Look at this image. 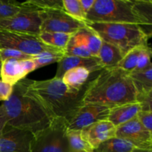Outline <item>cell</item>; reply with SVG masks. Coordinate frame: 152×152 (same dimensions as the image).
Here are the masks:
<instances>
[{
    "instance_id": "cell-25",
    "label": "cell",
    "mask_w": 152,
    "mask_h": 152,
    "mask_svg": "<svg viewBox=\"0 0 152 152\" xmlns=\"http://www.w3.org/2000/svg\"><path fill=\"white\" fill-rule=\"evenodd\" d=\"M65 56L64 50H55V51H44L41 53L35 55L34 59L36 65V70L50 64L59 62Z\"/></svg>"
},
{
    "instance_id": "cell-7",
    "label": "cell",
    "mask_w": 152,
    "mask_h": 152,
    "mask_svg": "<svg viewBox=\"0 0 152 152\" xmlns=\"http://www.w3.org/2000/svg\"><path fill=\"white\" fill-rule=\"evenodd\" d=\"M0 49H12L31 56L44 51L63 50L44 44L38 36L4 30H0Z\"/></svg>"
},
{
    "instance_id": "cell-6",
    "label": "cell",
    "mask_w": 152,
    "mask_h": 152,
    "mask_svg": "<svg viewBox=\"0 0 152 152\" xmlns=\"http://www.w3.org/2000/svg\"><path fill=\"white\" fill-rule=\"evenodd\" d=\"M67 131L66 120L53 119L47 128L33 134L31 152H71Z\"/></svg>"
},
{
    "instance_id": "cell-26",
    "label": "cell",
    "mask_w": 152,
    "mask_h": 152,
    "mask_svg": "<svg viewBox=\"0 0 152 152\" xmlns=\"http://www.w3.org/2000/svg\"><path fill=\"white\" fill-rule=\"evenodd\" d=\"M144 47H145V46L135 48L132 49L130 51L128 52L126 55L123 56V59L117 65V68H120V69L123 70V71H126L129 74L132 72L136 68L141 50Z\"/></svg>"
},
{
    "instance_id": "cell-9",
    "label": "cell",
    "mask_w": 152,
    "mask_h": 152,
    "mask_svg": "<svg viewBox=\"0 0 152 152\" xmlns=\"http://www.w3.org/2000/svg\"><path fill=\"white\" fill-rule=\"evenodd\" d=\"M23 7L25 8L16 16L0 19V30L39 36L41 27L39 11L31 7Z\"/></svg>"
},
{
    "instance_id": "cell-27",
    "label": "cell",
    "mask_w": 152,
    "mask_h": 152,
    "mask_svg": "<svg viewBox=\"0 0 152 152\" xmlns=\"http://www.w3.org/2000/svg\"><path fill=\"white\" fill-rule=\"evenodd\" d=\"M25 7L40 11L45 10H63L62 0H29L22 2Z\"/></svg>"
},
{
    "instance_id": "cell-32",
    "label": "cell",
    "mask_w": 152,
    "mask_h": 152,
    "mask_svg": "<svg viewBox=\"0 0 152 152\" xmlns=\"http://www.w3.org/2000/svg\"><path fill=\"white\" fill-rule=\"evenodd\" d=\"M34 56L12 49H0V57L1 61L7 59H13L16 60L34 59Z\"/></svg>"
},
{
    "instance_id": "cell-11",
    "label": "cell",
    "mask_w": 152,
    "mask_h": 152,
    "mask_svg": "<svg viewBox=\"0 0 152 152\" xmlns=\"http://www.w3.org/2000/svg\"><path fill=\"white\" fill-rule=\"evenodd\" d=\"M33 134L6 125L0 133V152H31Z\"/></svg>"
},
{
    "instance_id": "cell-29",
    "label": "cell",
    "mask_w": 152,
    "mask_h": 152,
    "mask_svg": "<svg viewBox=\"0 0 152 152\" xmlns=\"http://www.w3.org/2000/svg\"><path fill=\"white\" fill-rule=\"evenodd\" d=\"M65 56H77V57L83 58H88L92 56L88 49L78 42L73 35L70 38L65 49Z\"/></svg>"
},
{
    "instance_id": "cell-19",
    "label": "cell",
    "mask_w": 152,
    "mask_h": 152,
    "mask_svg": "<svg viewBox=\"0 0 152 152\" xmlns=\"http://www.w3.org/2000/svg\"><path fill=\"white\" fill-rule=\"evenodd\" d=\"M97 57L103 68H114L123 59V54L117 47L102 41Z\"/></svg>"
},
{
    "instance_id": "cell-1",
    "label": "cell",
    "mask_w": 152,
    "mask_h": 152,
    "mask_svg": "<svg viewBox=\"0 0 152 152\" xmlns=\"http://www.w3.org/2000/svg\"><path fill=\"white\" fill-rule=\"evenodd\" d=\"M25 93L37 100L51 120L62 119L69 122L83 105L86 88L80 92L68 89L61 79L21 80Z\"/></svg>"
},
{
    "instance_id": "cell-15",
    "label": "cell",
    "mask_w": 152,
    "mask_h": 152,
    "mask_svg": "<svg viewBox=\"0 0 152 152\" xmlns=\"http://www.w3.org/2000/svg\"><path fill=\"white\" fill-rule=\"evenodd\" d=\"M140 111L141 105L137 102L119 105L110 108L108 120L117 127L135 118Z\"/></svg>"
},
{
    "instance_id": "cell-30",
    "label": "cell",
    "mask_w": 152,
    "mask_h": 152,
    "mask_svg": "<svg viewBox=\"0 0 152 152\" xmlns=\"http://www.w3.org/2000/svg\"><path fill=\"white\" fill-rule=\"evenodd\" d=\"M25 7L20 2L0 0V19L13 17L20 13Z\"/></svg>"
},
{
    "instance_id": "cell-39",
    "label": "cell",
    "mask_w": 152,
    "mask_h": 152,
    "mask_svg": "<svg viewBox=\"0 0 152 152\" xmlns=\"http://www.w3.org/2000/svg\"><path fill=\"white\" fill-rule=\"evenodd\" d=\"M1 62H2V61H1V57H0V71H1Z\"/></svg>"
},
{
    "instance_id": "cell-13",
    "label": "cell",
    "mask_w": 152,
    "mask_h": 152,
    "mask_svg": "<svg viewBox=\"0 0 152 152\" xmlns=\"http://www.w3.org/2000/svg\"><path fill=\"white\" fill-rule=\"evenodd\" d=\"M117 127L108 120L96 122L82 129L83 137L94 150L101 143L116 137Z\"/></svg>"
},
{
    "instance_id": "cell-5",
    "label": "cell",
    "mask_w": 152,
    "mask_h": 152,
    "mask_svg": "<svg viewBox=\"0 0 152 152\" xmlns=\"http://www.w3.org/2000/svg\"><path fill=\"white\" fill-rule=\"evenodd\" d=\"M87 22L134 24L140 26L145 34L143 22L132 0H95L86 16Z\"/></svg>"
},
{
    "instance_id": "cell-2",
    "label": "cell",
    "mask_w": 152,
    "mask_h": 152,
    "mask_svg": "<svg viewBox=\"0 0 152 152\" xmlns=\"http://www.w3.org/2000/svg\"><path fill=\"white\" fill-rule=\"evenodd\" d=\"M137 102V91L129 73L117 68H104L89 81L83 97V105L93 104L111 108Z\"/></svg>"
},
{
    "instance_id": "cell-35",
    "label": "cell",
    "mask_w": 152,
    "mask_h": 152,
    "mask_svg": "<svg viewBox=\"0 0 152 152\" xmlns=\"http://www.w3.org/2000/svg\"><path fill=\"white\" fill-rule=\"evenodd\" d=\"M21 65H22L23 71L26 75L30 74L32 71L36 70L35 62L33 59H25V60H20Z\"/></svg>"
},
{
    "instance_id": "cell-14",
    "label": "cell",
    "mask_w": 152,
    "mask_h": 152,
    "mask_svg": "<svg viewBox=\"0 0 152 152\" xmlns=\"http://www.w3.org/2000/svg\"><path fill=\"white\" fill-rule=\"evenodd\" d=\"M77 67H83L87 68L91 73L99 71L103 68L98 57L91 56L88 58H83L65 56L60 62H58V68L54 77L62 79V76L66 71Z\"/></svg>"
},
{
    "instance_id": "cell-28",
    "label": "cell",
    "mask_w": 152,
    "mask_h": 152,
    "mask_svg": "<svg viewBox=\"0 0 152 152\" xmlns=\"http://www.w3.org/2000/svg\"><path fill=\"white\" fill-rule=\"evenodd\" d=\"M63 10L71 18L86 24V17L83 13L80 0H62Z\"/></svg>"
},
{
    "instance_id": "cell-31",
    "label": "cell",
    "mask_w": 152,
    "mask_h": 152,
    "mask_svg": "<svg viewBox=\"0 0 152 152\" xmlns=\"http://www.w3.org/2000/svg\"><path fill=\"white\" fill-rule=\"evenodd\" d=\"M151 50L149 46H145L141 50V53L140 54L139 59H138L137 63L136 68H134L132 73L140 72L141 71H143L146 68H148L149 65H151Z\"/></svg>"
},
{
    "instance_id": "cell-18",
    "label": "cell",
    "mask_w": 152,
    "mask_h": 152,
    "mask_svg": "<svg viewBox=\"0 0 152 152\" xmlns=\"http://www.w3.org/2000/svg\"><path fill=\"white\" fill-rule=\"evenodd\" d=\"M73 36L78 42L88 49L92 56L97 57L102 41L93 30L86 25L78 30Z\"/></svg>"
},
{
    "instance_id": "cell-23",
    "label": "cell",
    "mask_w": 152,
    "mask_h": 152,
    "mask_svg": "<svg viewBox=\"0 0 152 152\" xmlns=\"http://www.w3.org/2000/svg\"><path fill=\"white\" fill-rule=\"evenodd\" d=\"M134 6L137 13L145 26V34L150 38L151 36V24H152V1L137 0L134 1Z\"/></svg>"
},
{
    "instance_id": "cell-3",
    "label": "cell",
    "mask_w": 152,
    "mask_h": 152,
    "mask_svg": "<svg viewBox=\"0 0 152 152\" xmlns=\"http://www.w3.org/2000/svg\"><path fill=\"white\" fill-rule=\"evenodd\" d=\"M2 105L7 125L33 134L47 128L52 120L41 105L25 93L21 81L13 86L11 95Z\"/></svg>"
},
{
    "instance_id": "cell-22",
    "label": "cell",
    "mask_w": 152,
    "mask_h": 152,
    "mask_svg": "<svg viewBox=\"0 0 152 152\" xmlns=\"http://www.w3.org/2000/svg\"><path fill=\"white\" fill-rule=\"evenodd\" d=\"M73 34L58 32H40L39 38L44 44L55 48L65 50L67 44Z\"/></svg>"
},
{
    "instance_id": "cell-41",
    "label": "cell",
    "mask_w": 152,
    "mask_h": 152,
    "mask_svg": "<svg viewBox=\"0 0 152 152\" xmlns=\"http://www.w3.org/2000/svg\"><path fill=\"white\" fill-rule=\"evenodd\" d=\"M71 152H80V151H71Z\"/></svg>"
},
{
    "instance_id": "cell-24",
    "label": "cell",
    "mask_w": 152,
    "mask_h": 152,
    "mask_svg": "<svg viewBox=\"0 0 152 152\" xmlns=\"http://www.w3.org/2000/svg\"><path fill=\"white\" fill-rule=\"evenodd\" d=\"M67 137L72 151L80 152H94V149L88 142L83 137L81 130L67 131Z\"/></svg>"
},
{
    "instance_id": "cell-36",
    "label": "cell",
    "mask_w": 152,
    "mask_h": 152,
    "mask_svg": "<svg viewBox=\"0 0 152 152\" xmlns=\"http://www.w3.org/2000/svg\"><path fill=\"white\" fill-rule=\"evenodd\" d=\"M94 1L95 0H80L82 9H83L84 14L86 15V17L87 16L88 13L89 12V10H91V8L93 6Z\"/></svg>"
},
{
    "instance_id": "cell-40",
    "label": "cell",
    "mask_w": 152,
    "mask_h": 152,
    "mask_svg": "<svg viewBox=\"0 0 152 152\" xmlns=\"http://www.w3.org/2000/svg\"><path fill=\"white\" fill-rule=\"evenodd\" d=\"M146 152H152V150H149V151H147Z\"/></svg>"
},
{
    "instance_id": "cell-17",
    "label": "cell",
    "mask_w": 152,
    "mask_h": 152,
    "mask_svg": "<svg viewBox=\"0 0 152 152\" xmlns=\"http://www.w3.org/2000/svg\"><path fill=\"white\" fill-rule=\"evenodd\" d=\"M26 76L20 60L7 59L1 62L0 79L4 83L13 86L19 81L25 79Z\"/></svg>"
},
{
    "instance_id": "cell-12",
    "label": "cell",
    "mask_w": 152,
    "mask_h": 152,
    "mask_svg": "<svg viewBox=\"0 0 152 152\" xmlns=\"http://www.w3.org/2000/svg\"><path fill=\"white\" fill-rule=\"evenodd\" d=\"M110 108L99 105H83L68 123L69 130H82L96 122L108 120Z\"/></svg>"
},
{
    "instance_id": "cell-34",
    "label": "cell",
    "mask_w": 152,
    "mask_h": 152,
    "mask_svg": "<svg viewBox=\"0 0 152 152\" xmlns=\"http://www.w3.org/2000/svg\"><path fill=\"white\" fill-rule=\"evenodd\" d=\"M13 86L4 83L0 79V101H7L13 92Z\"/></svg>"
},
{
    "instance_id": "cell-33",
    "label": "cell",
    "mask_w": 152,
    "mask_h": 152,
    "mask_svg": "<svg viewBox=\"0 0 152 152\" xmlns=\"http://www.w3.org/2000/svg\"><path fill=\"white\" fill-rule=\"evenodd\" d=\"M137 118L145 129L152 133V111H140L137 115Z\"/></svg>"
},
{
    "instance_id": "cell-8",
    "label": "cell",
    "mask_w": 152,
    "mask_h": 152,
    "mask_svg": "<svg viewBox=\"0 0 152 152\" xmlns=\"http://www.w3.org/2000/svg\"><path fill=\"white\" fill-rule=\"evenodd\" d=\"M41 18L40 32H58L74 34L86 24L68 16L62 10H45L39 11Z\"/></svg>"
},
{
    "instance_id": "cell-21",
    "label": "cell",
    "mask_w": 152,
    "mask_h": 152,
    "mask_svg": "<svg viewBox=\"0 0 152 152\" xmlns=\"http://www.w3.org/2000/svg\"><path fill=\"white\" fill-rule=\"evenodd\" d=\"M135 147L128 141L114 137L101 143L94 152H133Z\"/></svg>"
},
{
    "instance_id": "cell-4",
    "label": "cell",
    "mask_w": 152,
    "mask_h": 152,
    "mask_svg": "<svg viewBox=\"0 0 152 152\" xmlns=\"http://www.w3.org/2000/svg\"><path fill=\"white\" fill-rule=\"evenodd\" d=\"M102 39L118 48L123 56L132 49L148 45V37L140 26L134 24L86 22Z\"/></svg>"
},
{
    "instance_id": "cell-20",
    "label": "cell",
    "mask_w": 152,
    "mask_h": 152,
    "mask_svg": "<svg viewBox=\"0 0 152 152\" xmlns=\"http://www.w3.org/2000/svg\"><path fill=\"white\" fill-rule=\"evenodd\" d=\"M134 86L137 96L152 92V65L140 72L129 74Z\"/></svg>"
},
{
    "instance_id": "cell-16",
    "label": "cell",
    "mask_w": 152,
    "mask_h": 152,
    "mask_svg": "<svg viewBox=\"0 0 152 152\" xmlns=\"http://www.w3.org/2000/svg\"><path fill=\"white\" fill-rule=\"evenodd\" d=\"M91 74L87 68L77 67L66 71L61 80L68 89L74 92H80L84 90L89 83Z\"/></svg>"
},
{
    "instance_id": "cell-37",
    "label": "cell",
    "mask_w": 152,
    "mask_h": 152,
    "mask_svg": "<svg viewBox=\"0 0 152 152\" xmlns=\"http://www.w3.org/2000/svg\"><path fill=\"white\" fill-rule=\"evenodd\" d=\"M7 124V117L3 105H0V133Z\"/></svg>"
},
{
    "instance_id": "cell-10",
    "label": "cell",
    "mask_w": 152,
    "mask_h": 152,
    "mask_svg": "<svg viewBox=\"0 0 152 152\" xmlns=\"http://www.w3.org/2000/svg\"><path fill=\"white\" fill-rule=\"evenodd\" d=\"M116 137L128 141L137 149L143 151L152 150V133L141 125L137 117L117 126Z\"/></svg>"
},
{
    "instance_id": "cell-38",
    "label": "cell",
    "mask_w": 152,
    "mask_h": 152,
    "mask_svg": "<svg viewBox=\"0 0 152 152\" xmlns=\"http://www.w3.org/2000/svg\"><path fill=\"white\" fill-rule=\"evenodd\" d=\"M147 151H143V150H140V149H134L133 152H146Z\"/></svg>"
}]
</instances>
